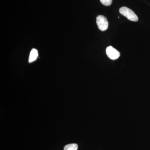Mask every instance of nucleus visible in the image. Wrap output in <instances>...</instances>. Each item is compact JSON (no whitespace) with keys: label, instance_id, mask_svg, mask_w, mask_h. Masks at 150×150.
Returning a JSON list of instances; mask_svg holds the SVG:
<instances>
[{"label":"nucleus","instance_id":"6","mask_svg":"<svg viewBox=\"0 0 150 150\" xmlns=\"http://www.w3.org/2000/svg\"><path fill=\"white\" fill-rule=\"evenodd\" d=\"M112 0H100L102 4L105 6H109L112 4Z\"/></svg>","mask_w":150,"mask_h":150},{"label":"nucleus","instance_id":"3","mask_svg":"<svg viewBox=\"0 0 150 150\" xmlns=\"http://www.w3.org/2000/svg\"><path fill=\"white\" fill-rule=\"evenodd\" d=\"M106 54L108 58L113 60L118 59L120 56L119 51L111 46H108L106 48Z\"/></svg>","mask_w":150,"mask_h":150},{"label":"nucleus","instance_id":"2","mask_svg":"<svg viewBox=\"0 0 150 150\" xmlns=\"http://www.w3.org/2000/svg\"><path fill=\"white\" fill-rule=\"evenodd\" d=\"M98 27L101 31H105L108 28V22L107 18L103 15L98 16L96 18Z\"/></svg>","mask_w":150,"mask_h":150},{"label":"nucleus","instance_id":"4","mask_svg":"<svg viewBox=\"0 0 150 150\" xmlns=\"http://www.w3.org/2000/svg\"><path fill=\"white\" fill-rule=\"evenodd\" d=\"M38 51L35 48L32 49L30 54L29 60H28L29 63H31L35 61L38 57Z\"/></svg>","mask_w":150,"mask_h":150},{"label":"nucleus","instance_id":"5","mask_svg":"<svg viewBox=\"0 0 150 150\" xmlns=\"http://www.w3.org/2000/svg\"><path fill=\"white\" fill-rule=\"evenodd\" d=\"M78 146L76 144H71L67 145L64 147V150H77Z\"/></svg>","mask_w":150,"mask_h":150},{"label":"nucleus","instance_id":"1","mask_svg":"<svg viewBox=\"0 0 150 150\" xmlns=\"http://www.w3.org/2000/svg\"><path fill=\"white\" fill-rule=\"evenodd\" d=\"M119 12L131 21L137 22L138 21V17L137 15L132 10L126 7L121 8L119 9Z\"/></svg>","mask_w":150,"mask_h":150}]
</instances>
